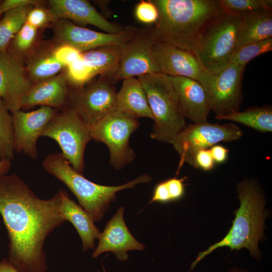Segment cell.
<instances>
[{
	"mask_svg": "<svg viewBox=\"0 0 272 272\" xmlns=\"http://www.w3.org/2000/svg\"><path fill=\"white\" fill-rule=\"evenodd\" d=\"M153 51L161 73L167 76L198 81L204 70L193 52L158 41Z\"/></svg>",
	"mask_w": 272,
	"mask_h": 272,
	"instance_id": "cell-18",
	"label": "cell"
},
{
	"mask_svg": "<svg viewBox=\"0 0 272 272\" xmlns=\"http://www.w3.org/2000/svg\"><path fill=\"white\" fill-rule=\"evenodd\" d=\"M37 28L25 23L9 44L8 50L19 57L28 52L34 44Z\"/></svg>",
	"mask_w": 272,
	"mask_h": 272,
	"instance_id": "cell-31",
	"label": "cell"
},
{
	"mask_svg": "<svg viewBox=\"0 0 272 272\" xmlns=\"http://www.w3.org/2000/svg\"><path fill=\"white\" fill-rule=\"evenodd\" d=\"M147 95L155 121L151 137L169 144L186 126L177 94L168 76L162 73L138 77Z\"/></svg>",
	"mask_w": 272,
	"mask_h": 272,
	"instance_id": "cell-5",
	"label": "cell"
},
{
	"mask_svg": "<svg viewBox=\"0 0 272 272\" xmlns=\"http://www.w3.org/2000/svg\"><path fill=\"white\" fill-rule=\"evenodd\" d=\"M215 162L209 149L198 151L195 156V168L208 171L213 169Z\"/></svg>",
	"mask_w": 272,
	"mask_h": 272,
	"instance_id": "cell-37",
	"label": "cell"
},
{
	"mask_svg": "<svg viewBox=\"0 0 272 272\" xmlns=\"http://www.w3.org/2000/svg\"><path fill=\"white\" fill-rule=\"evenodd\" d=\"M124 212L123 207L119 208L106 224L92 254L93 258L103 252H112L119 260L124 261L128 258V251L145 249V245L137 240L127 228L123 219Z\"/></svg>",
	"mask_w": 272,
	"mask_h": 272,
	"instance_id": "cell-17",
	"label": "cell"
},
{
	"mask_svg": "<svg viewBox=\"0 0 272 272\" xmlns=\"http://www.w3.org/2000/svg\"><path fill=\"white\" fill-rule=\"evenodd\" d=\"M0 272H19L9 262L7 258L0 261Z\"/></svg>",
	"mask_w": 272,
	"mask_h": 272,
	"instance_id": "cell-41",
	"label": "cell"
},
{
	"mask_svg": "<svg viewBox=\"0 0 272 272\" xmlns=\"http://www.w3.org/2000/svg\"><path fill=\"white\" fill-rule=\"evenodd\" d=\"M64 68L65 66L55 58L52 51L36 55L26 67L28 77L33 84L52 78Z\"/></svg>",
	"mask_w": 272,
	"mask_h": 272,
	"instance_id": "cell-26",
	"label": "cell"
},
{
	"mask_svg": "<svg viewBox=\"0 0 272 272\" xmlns=\"http://www.w3.org/2000/svg\"><path fill=\"white\" fill-rule=\"evenodd\" d=\"M41 137L55 140L73 169L83 174L85 149L92 140L90 126L74 110L67 107L59 111L47 125Z\"/></svg>",
	"mask_w": 272,
	"mask_h": 272,
	"instance_id": "cell-8",
	"label": "cell"
},
{
	"mask_svg": "<svg viewBox=\"0 0 272 272\" xmlns=\"http://www.w3.org/2000/svg\"><path fill=\"white\" fill-rule=\"evenodd\" d=\"M134 15L137 19L146 24L156 23L159 18L158 9L152 1H141L135 6Z\"/></svg>",
	"mask_w": 272,
	"mask_h": 272,
	"instance_id": "cell-33",
	"label": "cell"
},
{
	"mask_svg": "<svg viewBox=\"0 0 272 272\" xmlns=\"http://www.w3.org/2000/svg\"><path fill=\"white\" fill-rule=\"evenodd\" d=\"M271 37V11L260 10L241 15L237 48Z\"/></svg>",
	"mask_w": 272,
	"mask_h": 272,
	"instance_id": "cell-23",
	"label": "cell"
},
{
	"mask_svg": "<svg viewBox=\"0 0 272 272\" xmlns=\"http://www.w3.org/2000/svg\"><path fill=\"white\" fill-rule=\"evenodd\" d=\"M116 110L136 119L148 117L153 119L146 92L138 78L123 80L116 95Z\"/></svg>",
	"mask_w": 272,
	"mask_h": 272,
	"instance_id": "cell-22",
	"label": "cell"
},
{
	"mask_svg": "<svg viewBox=\"0 0 272 272\" xmlns=\"http://www.w3.org/2000/svg\"><path fill=\"white\" fill-rule=\"evenodd\" d=\"M116 95L112 83L103 78L69 90L67 105L91 126L116 110Z\"/></svg>",
	"mask_w": 272,
	"mask_h": 272,
	"instance_id": "cell-11",
	"label": "cell"
},
{
	"mask_svg": "<svg viewBox=\"0 0 272 272\" xmlns=\"http://www.w3.org/2000/svg\"><path fill=\"white\" fill-rule=\"evenodd\" d=\"M61 203L60 212L66 221L70 222L77 231L82 242L83 249H93L95 239H99L101 232L94 224L91 215L80 205L72 199L63 190H60Z\"/></svg>",
	"mask_w": 272,
	"mask_h": 272,
	"instance_id": "cell-21",
	"label": "cell"
},
{
	"mask_svg": "<svg viewBox=\"0 0 272 272\" xmlns=\"http://www.w3.org/2000/svg\"><path fill=\"white\" fill-rule=\"evenodd\" d=\"M241 16L223 11L205 26L193 52L204 69L210 70L229 62L237 48Z\"/></svg>",
	"mask_w": 272,
	"mask_h": 272,
	"instance_id": "cell-6",
	"label": "cell"
},
{
	"mask_svg": "<svg viewBox=\"0 0 272 272\" xmlns=\"http://www.w3.org/2000/svg\"><path fill=\"white\" fill-rule=\"evenodd\" d=\"M167 203L171 201L165 181L158 183L154 188L150 202Z\"/></svg>",
	"mask_w": 272,
	"mask_h": 272,
	"instance_id": "cell-39",
	"label": "cell"
},
{
	"mask_svg": "<svg viewBox=\"0 0 272 272\" xmlns=\"http://www.w3.org/2000/svg\"><path fill=\"white\" fill-rule=\"evenodd\" d=\"M60 191L48 199L37 196L17 174L0 175V214L9 237L8 260L19 272H46L44 244L65 221Z\"/></svg>",
	"mask_w": 272,
	"mask_h": 272,
	"instance_id": "cell-1",
	"label": "cell"
},
{
	"mask_svg": "<svg viewBox=\"0 0 272 272\" xmlns=\"http://www.w3.org/2000/svg\"><path fill=\"white\" fill-rule=\"evenodd\" d=\"M222 10L234 16L257 10L271 11V0H218Z\"/></svg>",
	"mask_w": 272,
	"mask_h": 272,
	"instance_id": "cell-30",
	"label": "cell"
},
{
	"mask_svg": "<svg viewBox=\"0 0 272 272\" xmlns=\"http://www.w3.org/2000/svg\"><path fill=\"white\" fill-rule=\"evenodd\" d=\"M12 161L8 159L0 160V175L7 174L11 166Z\"/></svg>",
	"mask_w": 272,
	"mask_h": 272,
	"instance_id": "cell-42",
	"label": "cell"
},
{
	"mask_svg": "<svg viewBox=\"0 0 272 272\" xmlns=\"http://www.w3.org/2000/svg\"><path fill=\"white\" fill-rule=\"evenodd\" d=\"M98 272H100V271H98Z\"/></svg>",
	"mask_w": 272,
	"mask_h": 272,
	"instance_id": "cell-45",
	"label": "cell"
},
{
	"mask_svg": "<svg viewBox=\"0 0 272 272\" xmlns=\"http://www.w3.org/2000/svg\"><path fill=\"white\" fill-rule=\"evenodd\" d=\"M52 52L55 58L66 67L82 56V52L67 44H59Z\"/></svg>",
	"mask_w": 272,
	"mask_h": 272,
	"instance_id": "cell-34",
	"label": "cell"
},
{
	"mask_svg": "<svg viewBox=\"0 0 272 272\" xmlns=\"http://www.w3.org/2000/svg\"><path fill=\"white\" fill-rule=\"evenodd\" d=\"M32 84L21 58L8 50L0 52V97L11 113L21 109Z\"/></svg>",
	"mask_w": 272,
	"mask_h": 272,
	"instance_id": "cell-15",
	"label": "cell"
},
{
	"mask_svg": "<svg viewBox=\"0 0 272 272\" xmlns=\"http://www.w3.org/2000/svg\"><path fill=\"white\" fill-rule=\"evenodd\" d=\"M67 84L66 71L33 84L22 100L21 109L36 105L51 107L60 111L66 108L69 90Z\"/></svg>",
	"mask_w": 272,
	"mask_h": 272,
	"instance_id": "cell-20",
	"label": "cell"
},
{
	"mask_svg": "<svg viewBox=\"0 0 272 272\" xmlns=\"http://www.w3.org/2000/svg\"><path fill=\"white\" fill-rule=\"evenodd\" d=\"M237 192L240 206L235 213V217L229 231L221 241L199 253L191 269L214 250L223 247L237 250L246 248L253 258H260L258 243L263 237L265 218L263 196L258 185L251 180L240 182L237 186Z\"/></svg>",
	"mask_w": 272,
	"mask_h": 272,
	"instance_id": "cell-3",
	"label": "cell"
},
{
	"mask_svg": "<svg viewBox=\"0 0 272 272\" xmlns=\"http://www.w3.org/2000/svg\"><path fill=\"white\" fill-rule=\"evenodd\" d=\"M12 116L0 97V160L15 158Z\"/></svg>",
	"mask_w": 272,
	"mask_h": 272,
	"instance_id": "cell-28",
	"label": "cell"
},
{
	"mask_svg": "<svg viewBox=\"0 0 272 272\" xmlns=\"http://www.w3.org/2000/svg\"><path fill=\"white\" fill-rule=\"evenodd\" d=\"M42 165L46 172L69 188L78 199L80 205L91 215L94 222L101 220L110 203L115 200L117 192L152 180L149 175L144 174L121 185L98 184L75 171L61 153L46 156Z\"/></svg>",
	"mask_w": 272,
	"mask_h": 272,
	"instance_id": "cell-4",
	"label": "cell"
},
{
	"mask_svg": "<svg viewBox=\"0 0 272 272\" xmlns=\"http://www.w3.org/2000/svg\"><path fill=\"white\" fill-rule=\"evenodd\" d=\"M175 90L181 110L193 123L207 121L210 109L204 89L195 80L167 76Z\"/></svg>",
	"mask_w": 272,
	"mask_h": 272,
	"instance_id": "cell-19",
	"label": "cell"
},
{
	"mask_svg": "<svg viewBox=\"0 0 272 272\" xmlns=\"http://www.w3.org/2000/svg\"><path fill=\"white\" fill-rule=\"evenodd\" d=\"M50 22L55 21L49 10L37 6L30 11L26 22L38 29Z\"/></svg>",
	"mask_w": 272,
	"mask_h": 272,
	"instance_id": "cell-35",
	"label": "cell"
},
{
	"mask_svg": "<svg viewBox=\"0 0 272 272\" xmlns=\"http://www.w3.org/2000/svg\"><path fill=\"white\" fill-rule=\"evenodd\" d=\"M58 112L55 108L41 106L32 111L20 109L12 113L15 152L36 159L38 155L37 141Z\"/></svg>",
	"mask_w": 272,
	"mask_h": 272,
	"instance_id": "cell-13",
	"label": "cell"
},
{
	"mask_svg": "<svg viewBox=\"0 0 272 272\" xmlns=\"http://www.w3.org/2000/svg\"><path fill=\"white\" fill-rule=\"evenodd\" d=\"M215 118L240 123L261 132L272 131V109L270 107L249 108L243 112L239 111Z\"/></svg>",
	"mask_w": 272,
	"mask_h": 272,
	"instance_id": "cell-25",
	"label": "cell"
},
{
	"mask_svg": "<svg viewBox=\"0 0 272 272\" xmlns=\"http://www.w3.org/2000/svg\"><path fill=\"white\" fill-rule=\"evenodd\" d=\"M55 22L54 38L58 43L69 45L81 52L106 46H121L132 36L137 29L127 27L122 33L111 34L81 27L67 20Z\"/></svg>",
	"mask_w": 272,
	"mask_h": 272,
	"instance_id": "cell-14",
	"label": "cell"
},
{
	"mask_svg": "<svg viewBox=\"0 0 272 272\" xmlns=\"http://www.w3.org/2000/svg\"><path fill=\"white\" fill-rule=\"evenodd\" d=\"M245 67L228 62L213 69H204L198 81L205 92L210 110L216 116L239 111Z\"/></svg>",
	"mask_w": 272,
	"mask_h": 272,
	"instance_id": "cell-7",
	"label": "cell"
},
{
	"mask_svg": "<svg viewBox=\"0 0 272 272\" xmlns=\"http://www.w3.org/2000/svg\"><path fill=\"white\" fill-rule=\"evenodd\" d=\"M33 6L30 5L8 11L0 20V52L7 50L10 43L23 25Z\"/></svg>",
	"mask_w": 272,
	"mask_h": 272,
	"instance_id": "cell-27",
	"label": "cell"
},
{
	"mask_svg": "<svg viewBox=\"0 0 272 272\" xmlns=\"http://www.w3.org/2000/svg\"><path fill=\"white\" fill-rule=\"evenodd\" d=\"M139 125L137 119L115 110L90 126L92 140L107 146L110 163L115 169H121L134 159L129 140Z\"/></svg>",
	"mask_w": 272,
	"mask_h": 272,
	"instance_id": "cell-10",
	"label": "cell"
},
{
	"mask_svg": "<svg viewBox=\"0 0 272 272\" xmlns=\"http://www.w3.org/2000/svg\"><path fill=\"white\" fill-rule=\"evenodd\" d=\"M1 2V1H0V3Z\"/></svg>",
	"mask_w": 272,
	"mask_h": 272,
	"instance_id": "cell-44",
	"label": "cell"
},
{
	"mask_svg": "<svg viewBox=\"0 0 272 272\" xmlns=\"http://www.w3.org/2000/svg\"><path fill=\"white\" fill-rule=\"evenodd\" d=\"M165 181L170 195L171 201L181 199L185 193V186L183 179L177 178H169Z\"/></svg>",
	"mask_w": 272,
	"mask_h": 272,
	"instance_id": "cell-36",
	"label": "cell"
},
{
	"mask_svg": "<svg viewBox=\"0 0 272 272\" xmlns=\"http://www.w3.org/2000/svg\"><path fill=\"white\" fill-rule=\"evenodd\" d=\"M228 272H248L247 270L244 269H240L238 268H233L230 269Z\"/></svg>",
	"mask_w": 272,
	"mask_h": 272,
	"instance_id": "cell-43",
	"label": "cell"
},
{
	"mask_svg": "<svg viewBox=\"0 0 272 272\" xmlns=\"http://www.w3.org/2000/svg\"><path fill=\"white\" fill-rule=\"evenodd\" d=\"M215 163L222 164L227 159L229 150L221 145H215L209 149Z\"/></svg>",
	"mask_w": 272,
	"mask_h": 272,
	"instance_id": "cell-40",
	"label": "cell"
},
{
	"mask_svg": "<svg viewBox=\"0 0 272 272\" xmlns=\"http://www.w3.org/2000/svg\"><path fill=\"white\" fill-rule=\"evenodd\" d=\"M120 46H106L82 52L85 63L93 71L94 76L112 79L117 73L120 61Z\"/></svg>",
	"mask_w": 272,
	"mask_h": 272,
	"instance_id": "cell-24",
	"label": "cell"
},
{
	"mask_svg": "<svg viewBox=\"0 0 272 272\" xmlns=\"http://www.w3.org/2000/svg\"><path fill=\"white\" fill-rule=\"evenodd\" d=\"M39 1L35 0H5L0 3V16L5 13L27 6H36Z\"/></svg>",
	"mask_w": 272,
	"mask_h": 272,
	"instance_id": "cell-38",
	"label": "cell"
},
{
	"mask_svg": "<svg viewBox=\"0 0 272 272\" xmlns=\"http://www.w3.org/2000/svg\"><path fill=\"white\" fill-rule=\"evenodd\" d=\"M272 50V37L251 43L237 48L230 58L229 62L245 67L251 60Z\"/></svg>",
	"mask_w": 272,
	"mask_h": 272,
	"instance_id": "cell-29",
	"label": "cell"
},
{
	"mask_svg": "<svg viewBox=\"0 0 272 272\" xmlns=\"http://www.w3.org/2000/svg\"><path fill=\"white\" fill-rule=\"evenodd\" d=\"M156 42L152 28L136 29L132 36L120 46V65L112 80L162 73L153 51Z\"/></svg>",
	"mask_w": 272,
	"mask_h": 272,
	"instance_id": "cell-12",
	"label": "cell"
},
{
	"mask_svg": "<svg viewBox=\"0 0 272 272\" xmlns=\"http://www.w3.org/2000/svg\"><path fill=\"white\" fill-rule=\"evenodd\" d=\"M66 68L68 83L74 86V89L83 87L95 77L92 70L84 62L82 56Z\"/></svg>",
	"mask_w": 272,
	"mask_h": 272,
	"instance_id": "cell-32",
	"label": "cell"
},
{
	"mask_svg": "<svg viewBox=\"0 0 272 272\" xmlns=\"http://www.w3.org/2000/svg\"><path fill=\"white\" fill-rule=\"evenodd\" d=\"M152 2L159 13L158 21L152 27L156 41L191 52L205 26L222 11L218 0Z\"/></svg>",
	"mask_w": 272,
	"mask_h": 272,
	"instance_id": "cell-2",
	"label": "cell"
},
{
	"mask_svg": "<svg viewBox=\"0 0 272 272\" xmlns=\"http://www.w3.org/2000/svg\"><path fill=\"white\" fill-rule=\"evenodd\" d=\"M243 135L242 130L236 124L212 123L208 121L188 124L170 142L178 154V170L184 163L195 168V156L201 150L209 149L219 143L238 140Z\"/></svg>",
	"mask_w": 272,
	"mask_h": 272,
	"instance_id": "cell-9",
	"label": "cell"
},
{
	"mask_svg": "<svg viewBox=\"0 0 272 272\" xmlns=\"http://www.w3.org/2000/svg\"><path fill=\"white\" fill-rule=\"evenodd\" d=\"M48 2L49 10L55 22L67 20L77 25H91L111 34L122 33L127 28L107 20L89 1L50 0Z\"/></svg>",
	"mask_w": 272,
	"mask_h": 272,
	"instance_id": "cell-16",
	"label": "cell"
}]
</instances>
